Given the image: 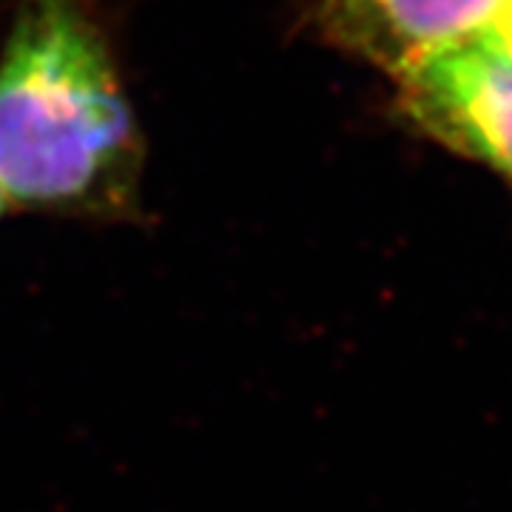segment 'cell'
I'll return each mask as SVG.
<instances>
[{
  "instance_id": "obj_1",
  "label": "cell",
  "mask_w": 512,
  "mask_h": 512,
  "mask_svg": "<svg viewBox=\"0 0 512 512\" xmlns=\"http://www.w3.org/2000/svg\"><path fill=\"white\" fill-rule=\"evenodd\" d=\"M146 143L89 0H15L0 46V191L9 208L134 220Z\"/></svg>"
},
{
  "instance_id": "obj_2",
  "label": "cell",
  "mask_w": 512,
  "mask_h": 512,
  "mask_svg": "<svg viewBox=\"0 0 512 512\" xmlns=\"http://www.w3.org/2000/svg\"><path fill=\"white\" fill-rule=\"evenodd\" d=\"M410 126L512 183V55L478 37L396 80Z\"/></svg>"
},
{
  "instance_id": "obj_3",
  "label": "cell",
  "mask_w": 512,
  "mask_h": 512,
  "mask_svg": "<svg viewBox=\"0 0 512 512\" xmlns=\"http://www.w3.org/2000/svg\"><path fill=\"white\" fill-rule=\"evenodd\" d=\"M504 0H319L325 43L402 80L444 52L478 40Z\"/></svg>"
},
{
  "instance_id": "obj_4",
  "label": "cell",
  "mask_w": 512,
  "mask_h": 512,
  "mask_svg": "<svg viewBox=\"0 0 512 512\" xmlns=\"http://www.w3.org/2000/svg\"><path fill=\"white\" fill-rule=\"evenodd\" d=\"M484 40H490L495 43L498 49H504V52H510L512 55V0H504V6H501V12L495 15L493 26L484 32Z\"/></svg>"
},
{
  "instance_id": "obj_5",
  "label": "cell",
  "mask_w": 512,
  "mask_h": 512,
  "mask_svg": "<svg viewBox=\"0 0 512 512\" xmlns=\"http://www.w3.org/2000/svg\"><path fill=\"white\" fill-rule=\"evenodd\" d=\"M9 214V202H6V197H3V191H0V220Z\"/></svg>"
}]
</instances>
